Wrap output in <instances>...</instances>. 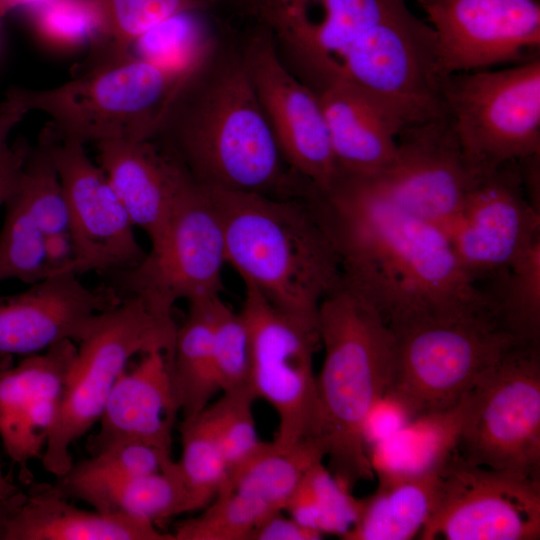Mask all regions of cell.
<instances>
[{
    "label": "cell",
    "mask_w": 540,
    "mask_h": 540,
    "mask_svg": "<svg viewBox=\"0 0 540 540\" xmlns=\"http://www.w3.org/2000/svg\"><path fill=\"white\" fill-rule=\"evenodd\" d=\"M307 201L336 251L343 283L391 330L459 314L495 318L443 230L397 207L363 176L340 173Z\"/></svg>",
    "instance_id": "cell-1"
},
{
    "label": "cell",
    "mask_w": 540,
    "mask_h": 540,
    "mask_svg": "<svg viewBox=\"0 0 540 540\" xmlns=\"http://www.w3.org/2000/svg\"><path fill=\"white\" fill-rule=\"evenodd\" d=\"M152 140L207 189L277 198L309 192L281 154L244 66L240 36L227 26L180 83Z\"/></svg>",
    "instance_id": "cell-2"
},
{
    "label": "cell",
    "mask_w": 540,
    "mask_h": 540,
    "mask_svg": "<svg viewBox=\"0 0 540 540\" xmlns=\"http://www.w3.org/2000/svg\"><path fill=\"white\" fill-rule=\"evenodd\" d=\"M266 29L303 83L339 75L370 84L404 78L427 59L433 33L406 0H222ZM220 6V7H221Z\"/></svg>",
    "instance_id": "cell-3"
},
{
    "label": "cell",
    "mask_w": 540,
    "mask_h": 540,
    "mask_svg": "<svg viewBox=\"0 0 540 540\" xmlns=\"http://www.w3.org/2000/svg\"><path fill=\"white\" fill-rule=\"evenodd\" d=\"M205 189L221 223L227 264L275 308L319 330L320 304L342 283V272L307 198Z\"/></svg>",
    "instance_id": "cell-4"
},
{
    "label": "cell",
    "mask_w": 540,
    "mask_h": 540,
    "mask_svg": "<svg viewBox=\"0 0 540 540\" xmlns=\"http://www.w3.org/2000/svg\"><path fill=\"white\" fill-rule=\"evenodd\" d=\"M324 359L316 375L318 437L326 446L329 471L352 492L375 472L364 439L373 407L388 392L395 336L379 313L343 282L319 308Z\"/></svg>",
    "instance_id": "cell-5"
},
{
    "label": "cell",
    "mask_w": 540,
    "mask_h": 540,
    "mask_svg": "<svg viewBox=\"0 0 540 540\" xmlns=\"http://www.w3.org/2000/svg\"><path fill=\"white\" fill-rule=\"evenodd\" d=\"M184 78L129 52L94 59L79 75L52 88L17 89L29 112L49 118L55 137L85 145L153 139Z\"/></svg>",
    "instance_id": "cell-6"
},
{
    "label": "cell",
    "mask_w": 540,
    "mask_h": 540,
    "mask_svg": "<svg viewBox=\"0 0 540 540\" xmlns=\"http://www.w3.org/2000/svg\"><path fill=\"white\" fill-rule=\"evenodd\" d=\"M177 326L156 315L138 297L125 296L97 313L76 343V355L41 455L43 468L56 477L72 466L71 445L86 434L103 412L108 396L137 354L172 353Z\"/></svg>",
    "instance_id": "cell-7"
},
{
    "label": "cell",
    "mask_w": 540,
    "mask_h": 540,
    "mask_svg": "<svg viewBox=\"0 0 540 540\" xmlns=\"http://www.w3.org/2000/svg\"><path fill=\"white\" fill-rule=\"evenodd\" d=\"M392 332L395 360L386 394L412 420L456 407L475 380L519 343L482 314L429 318Z\"/></svg>",
    "instance_id": "cell-8"
},
{
    "label": "cell",
    "mask_w": 540,
    "mask_h": 540,
    "mask_svg": "<svg viewBox=\"0 0 540 540\" xmlns=\"http://www.w3.org/2000/svg\"><path fill=\"white\" fill-rule=\"evenodd\" d=\"M456 451L471 464L540 479V344H515L464 394Z\"/></svg>",
    "instance_id": "cell-9"
},
{
    "label": "cell",
    "mask_w": 540,
    "mask_h": 540,
    "mask_svg": "<svg viewBox=\"0 0 540 540\" xmlns=\"http://www.w3.org/2000/svg\"><path fill=\"white\" fill-rule=\"evenodd\" d=\"M442 99L479 177L540 154V55L506 69L448 75Z\"/></svg>",
    "instance_id": "cell-10"
},
{
    "label": "cell",
    "mask_w": 540,
    "mask_h": 540,
    "mask_svg": "<svg viewBox=\"0 0 540 540\" xmlns=\"http://www.w3.org/2000/svg\"><path fill=\"white\" fill-rule=\"evenodd\" d=\"M225 264L216 210L206 189L187 172L158 241L138 264L108 275L119 296L138 297L156 315L173 319L179 300L220 295Z\"/></svg>",
    "instance_id": "cell-11"
},
{
    "label": "cell",
    "mask_w": 540,
    "mask_h": 540,
    "mask_svg": "<svg viewBox=\"0 0 540 540\" xmlns=\"http://www.w3.org/2000/svg\"><path fill=\"white\" fill-rule=\"evenodd\" d=\"M241 314L251 351V383L279 419L276 449L318 437V402L313 356L321 347L319 330L284 314L251 284L244 283Z\"/></svg>",
    "instance_id": "cell-12"
},
{
    "label": "cell",
    "mask_w": 540,
    "mask_h": 540,
    "mask_svg": "<svg viewBox=\"0 0 540 540\" xmlns=\"http://www.w3.org/2000/svg\"><path fill=\"white\" fill-rule=\"evenodd\" d=\"M540 479L465 461L456 451L440 469L437 504L421 540H538Z\"/></svg>",
    "instance_id": "cell-13"
},
{
    "label": "cell",
    "mask_w": 540,
    "mask_h": 540,
    "mask_svg": "<svg viewBox=\"0 0 540 540\" xmlns=\"http://www.w3.org/2000/svg\"><path fill=\"white\" fill-rule=\"evenodd\" d=\"M244 66L281 154L317 190L339 177L318 98L281 60L271 34L249 24L240 36Z\"/></svg>",
    "instance_id": "cell-14"
},
{
    "label": "cell",
    "mask_w": 540,
    "mask_h": 540,
    "mask_svg": "<svg viewBox=\"0 0 540 540\" xmlns=\"http://www.w3.org/2000/svg\"><path fill=\"white\" fill-rule=\"evenodd\" d=\"M363 177L397 207L440 228L481 178L464 156L447 112L403 128L391 163Z\"/></svg>",
    "instance_id": "cell-15"
},
{
    "label": "cell",
    "mask_w": 540,
    "mask_h": 540,
    "mask_svg": "<svg viewBox=\"0 0 540 540\" xmlns=\"http://www.w3.org/2000/svg\"><path fill=\"white\" fill-rule=\"evenodd\" d=\"M437 45L441 77L540 55L539 0H418Z\"/></svg>",
    "instance_id": "cell-16"
},
{
    "label": "cell",
    "mask_w": 540,
    "mask_h": 540,
    "mask_svg": "<svg viewBox=\"0 0 540 540\" xmlns=\"http://www.w3.org/2000/svg\"><path fill=\"white\" fill-rule=\"evenodd\" d=\"M41 134L66 197L78 275H108L138 264L146 252L104 170L84 144L57 138L48 126Z\"/></svg>",
    "instance_id": "cell-17"
},
{
    "label": "cell",
    "mask_w": 540,
    "mask_h": 540,
    "mask_svg": "<svg viewBox=\"0 0 540 540\" xmlns=\"http://www.w3.org/2000/svg\"><path fill=\"white\" fill-rule=\"evenodd\" d=\"M441 229L476 283L519 258L540 238V213L526 195L518 161L481 177Z\"/></svg>",
    "instance_id": "cell-18"
},
{
    "label": "cell",
    "mask_w": 540,
    "mask_h": 540,
    "mask_svg": "<svg viewBox=\"0 0 540 540\" xmlns=\"http://www.w3.org/2000/svg\"><path fill=\"white\" fill-rule=\"evenodd\" d=\"M76 350L65 340L17 365L0 354V437L24 484L32 482L29 462L44 451Z\"/></svg>",
    "instance_id": "cell-19"
},
{
    "label": "cell",
    "mask_w": 540,
    "mask_h": 540,
    "mask_svg": "<svg viewBox=\"0 0 540 540\" xmlns=\"http://www.w3.org/2000/svg\"><path fill=\"white\" fill-rule=\"evenodd\" d=\"M121 299L111 287L85 286L72 272L0 295V354L28 356L65 340L77 343L93 317Z\"/></svg>",
    "instance_id": "cell-20"
},
{
    "label": "cell",
    "mask_w": 540,
    "mask_h": 540,
    "mask_svg": "<svg viewBox=\"0 0 540 540\" xmlns=\"http://www.w3.org/2000/svg\"><path fill=\"white\" fill-rule=\"evenodd\" d=\"M179 413L167 354L159 350L145 353L116 381L87 448L94 454L114 443L139 442L171 454Z\"/></svg>",
    "instance_id": "cell-21"
},
{
    "label": "cell",
    "mask_w": 540,
    "mask_h": 540,
    "mask_svg": "<svg viewBox=\"0 0 540 540\" xmlns=\"http://www.w3.org/2000/svg\"><path fill=\"white\" fill-rule=\"evenodd\" d=\"M106 173L134 228L151 245L158 241L187 174L155 140H112L96 144Z\"/></svg>",
    "instance_id": "cell-22"
},
{
    "label": "cell",
    "mask_w": 540,
    "mask_h": 540,
    "mask_svg": "<svg viewBox=\"0 0 540 540\" xmlns=\"http://www.w3.org/2000/svg\"><path fill=\"white\" fill-rule=\"evenodd\" d=\"M341 173L371 176L393 160L403 125L379 102L342 81L311 89Z\"/></svg>",
    "instance_id": "cell-23"
},
{
    "label": "cell",
    "mask_w": 540,
    "mask_h": 540,
    "mask_svg": "<svg viewBox=\"0 0 540 540\" xmlns=\"http://www.w3.org/2000/svg\"><path fill=\"white\" fill-rule=\"evenodd\" d=\"M12 515L5 540H175L150 522L80 509L53 485L30 483Z\"/></svg>",
    "instance_id": "cell-24"
},
{
    "label": "cell",
    "mask_w": 540,
    "mask_h": 540,
    "mask_svg": "<svg viewBox=\"0 0 540 540\" xmlns=\"http://www.w3.org/2000/svg\"><path fill=\"white\" fill-rule=\"evenodd\" d=\"M441 466L419 473L376 470L377 488L359 499L356 520L342 539L410 540L418 536L437 504Z\"/></svg>",
    "instance_id": "cell-25"
},
{
    "label": "cell",
    "mask_w": 540,
    "mask_h": 540,
    "mask_svg": "<svg viewBox=\"0 0 540 540\" xmlns=\"http://www.w3.org/2000/svg\"><path fill=\"white\" fill-rule=\"evenodd\" d=\"M57 492L67 499L84 501L98 512L133 517L157 528L175 516L192 512L178 462L173 460L158 472L82 484Z\"/></svg>",
    "instance_id": "cell-26"
},
{
    "label": "cell",
    "mask_w": 540,
    "mask_h": 540,
    "mask_svg": "<svg viewBox=\"0 0 540 540\" xmlns=\"http://www.w3.org/2000/svg\"><path fill=\"white\" fill-rule=\"evenodd\" d=\"M213 296L188 301L186 319L176 329L168 358L172 387L183 419L201 412L220 391L212 350Z\"/></svg>",
    "instance_id": "cell-27"
},
{
    "label": "cell",
    "mask_w": 540,
    "mask_h": 540,
    "mask_svg": "<svg viewBox=\"0 0 540 540\" xmlns=\"http://www.w3.org/2000/svg\"><path fill=\"white\" fill-rule=\"evenodd\" d=\"M326 446L319 437L299 441L280 451L273 442L228 475L223 488L255 496L273 512L284 511L306 472L326 458Z\"/></svg>",
    "instance_id": "cell-28"
},
{
    "label": "cell",
    "mask_w": 540,
    "mask_h": 540,
    "mask_svg": "<svg viewBox=\"0 0 540 540\" xmlns=\"http://www.w3.org/2000/svg\"><path fill=\"white\" fill-rule=\"evenodd\" d=\"M214 11L195 10L175 15L141 35L130 52L186 76L209 56L221 38L225 26Z\"/></svg>",
    "instance_id": "cell-29"
},
{
    "label": "cell",
    "mask_w": 540,
    "mask_h": 540,
    "mask_svg": "<svg viewBox=\"0 0 540 540\" xmlns=\"http://www.w3.org/2000/svg\"><path fill=\"white\" fill-rule=\"evenodd\" d=\"M460 423L461 401L451 410L411 420L374 445V472L419 473L440 467L456 449Z\"/></svg>",
    "instance_id": "cell-30"
},
{
    "label": "cell",
    "mask_w": 540,
    "mask_h": 540,
    "mask_svg": "<svg viewBox=\"0 0 540 540\" xmlns=\"http://www.w3.org/2000/svg\"><path fill=\"white\" fill-rule=\"evenodd\" d=\"M495 286L483 290L499 325L519 343L540 344V238L519 258L491 275Z\"/></svg>",
    "instance_id": "cell-31"
},
{
    "label": "cell",
    "mask_w": 540,
    "mask_h": 540,
    "mask_svg": "<svg viewBox=\"0 0 540 540\" xmlns=\"http://www.w3.org/2000/svg\"><path fill=\"white\" fill-rule=\"evenodd\" d=\"M100 36L94 58L123 55L157 24L184 12L215 10L222 0H96Z\"/></svg>",
    "instance_id": "cell-32"
},
{
    "label": "cell",
    "mask_w": 540,
    "mask_h": 540,
    "mask_svg": "<svg viewBox=\"0 0 540 540\" xmlns=\"http://www.w3.org/2000/svg\"><path fill=\"white\" fill-rule=\"evenodd\" d=\"M358 506L359 499L319 462L306 472L284 511L323 535L342 538L354 524Z\"/></svg>",
    "instance_id": "cell-33"
},
{
    "label": "cell",
    "mask_w": 540,
    "mask_h": 540,
    "mask_svg": "<svg viewBox=\"0 0 540 540\" xmlns=\"http://www.w3.org/2000/svg\"><path fill=\"white\" fill-rule=\"evenodd\" d=\"M9 197L31 217L44 235L69 231L66 197L41 133L37 144L30 147Z\"/></svg>",
    "instance_id": "cell-34"
},
{
    "label": "cell",
    "mask_w": 540,
    "mask_h": 540,
    "mask_svg": "<svg viewBox=\"0 0 540 540\" xmlns=\"http://www.w3.org/2000/svg\"><path fill=\"white\" fill-rule=\"evenodd\" d=\"M182 454L178 465L190 498L191 510L205 508L228 478L219 443L203 412L183 419L179 426Z\"/></svg>",
    "instance_id": "cell-35"
},
{
    "label": "cell",
    "mask_w": 540,
    "mask_h": 540,
    "mask_svg": "<svg viewBox=\"0 0 540 540\" xmlns=\"http://www.w3.org/2000/svg\"><path fill=\"white\" fill-rule=\"evenodd\" d=\"M204 511L175 525V540H248L254 528L276 513L246 492L222 488Z\"/></svg>",
    "instance_id": "cell-36"
},
{
    "label": "cell",
    "mask_w": 540,
    "mask_h": 540,
    "mask_svg": "<svg viewBox=\"0 0 540 540\" xmlns=\"http://www.w3.org/2000/svg\"><path fill=\"white\" fill-rule=\"evenodd\" d=\"M26 9L34 35L51 50L73 52L98 43L101 23L96 0H41Z\"/></svg>",
    "instance_id": "cell-37"
},
{
    "label": "cell",
    "mask_w": 540,
    "mask_h": 540,
    "mask_svg": "<svg viewBox=\"0 0 540 540\" xmlns=\"http://www.w3.org/2000/svg\"><path fill=\"white\" fill-rule=\"evenodd\" d=\"M213 359L223 394H253L250 338L241 312L215 295L210 302ZM257 398V397H256Z\"/></svg>",
    "instance_id": "cell-38"
},
{
    "label": "cell",
    "mask_w": 540,
    "mask_h": 540,
    "mask_svg": "<svg viewBox=\"0 0 540 540\" xmlns=\"http://www.w3.org/2000/svg\"><path fill=\"white\" fill-rule=\"evenodd\" d=\"M172 460L171 454L139 442H118L72 464L53 486L61 491L70 487L161 471Z\"/></svg>",
    "instance_id": "cell-39"
},
{
    "label": "cell",
    "mask_w": 540,
    "mask_h": 540,
    "mask_svg": "<svg viewBox=\"0 0 540 540\" xmlns=\"http://www.w3.org/2000/svg\"><path fill=\"white\" fill-rule=\"evenodd\" d=\"M0 232V282L17 279L33 284L50 275L44 254V234L10 197L5 202Z\"/></svg>",
    "instance_id": "cell-40"
},
{
    "label": "cell",
    "mask_w": 540,
    "mask_h": 540,
    "mask_svg": "<svg viewBox=\"0 0 540 540\" xmlns=\"http://www.w3.org/2000/svg\"><path fill=\"white\" fill-rule=\"evenodd\" d=\"M253 394H223L203 412L219 443L228 475L259 454L268 442L258 438L252 405Z\"/></svg>",
    "instance_id": "cell-41"
},
{
    "label": "cell",
    "mask_w": 540,
    "mask_h": 540,
    "mask_svg": "<svg viewBox=\"0 0 540 540\" xmlns=\"http://www.w3.org/2000/svg\"><path fill=\"white\" fill-rule=\"evenodd\" d=\"M323 534L304 526L282 511L268 516L251 532L248 540H318Z\"/></svg>",
    "instance_id": "cell-42"
},
{
    "label": "cell",
    "mask_w": 540,
    "mask_h": 540,
    "mask_svg": "<svg viewBox=\"0 0 540 540\" xmlns=\"http://www.w3.org/2000/svg\"><path fill=\"white\" fill-rule=\"evenodd\" d=\"M31 145L24 138L9 143L0 155V207L14 190Z\"/></svg>",
    "instance_id": "cell-43"
},
{
    "label": "cell",
    "mask_w": 540,
    "mask_h": 540,
    "mask_svg": "<svg viewBox=\"0 0 540 540\" xmlns=\"http://www.w3.org/2000/svg\"><path fill=\"white\" fill-rule=\"evenodd\" d=\"M44 254L52 275L63 272L78 275L75 247L69 231L45 235Z\"/></svg>",
    "instance_id": "cell-44"
},
{
    "label": "cell",
    "mask_w": 540,
    "mask_h": 540,
    "mask_svg": "<svg viewBox=\"0 0 540 540\" xmlns=\"http://www.w3.org/2000/svg\"><path fill=\"white\" fill-rule=\"evenodd\" d=\"M29 113L17 87H11L3 101L0 102V155L9 144L12 130Z\"/></svg>",
    "instance_id": "cell-45"
},
{
    "label": "cell",
    "mask_w": 540,
    "mask_h": 540,
    "mask_svg": "<svg viewBox=\"0 0 540 540\" xmlns=\"http://www.w3.org/2000/svg\"><path fill=\"white\" fill-rule=\"evenodd\" d=\"M26 498V493L21 489L13 496L0 500V540H5L9 521L15 510Z\"/></svg>",
    "instance_id": "cell-46"
},
{
    "label": "cell",
    "mask_w": 540,
    "mask_h": 540,
    "mask_svg": "<svg viewBox=\"0 0 540 540\" xmlns=\"http://www.w3.org/2000/svg\"><path fill=\"white\" fill-rule=\"evenodd\" d=\"M19 490L20 488L12 482L10 476H5L3 474L0 464V500H4L13 496Z\"/></svg>",
    "instance_id": "cell-47"
}]
</instances>
